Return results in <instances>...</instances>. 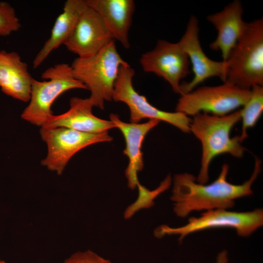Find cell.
I'll return each instance as SVG.
<instances>
[{"mask_svg":"<svg viewBox=\"0 0 263 263\" xmlns=\"http://www.w3.org/2000/svg\"><path fill=\"white\" fill-rule=\"evenodd\" d=\"M64 263H112L110 260L105 259L96 253L87 250L78 251L72 254L67 258Z\"/></svg>","mask_w":263,"mask_h":263,"instance_id":"7402d4cb","label":"cell"},{"mask_svg":"<svg viewBox=\"0 0 263 263\" xmlns=\"http://www.w3.org/2000/svg\"><path fill=\"white\" fill-rule=\"evenodd\" d=\"M172 183V178L169 174L162 181L159 186L155 189L150 190L140 184L137 188L138 190V197L136 200L128 206L124 213L125 219H129L133 215L143 208H149L154 205V200L162 193L168 190Z\"/></svg>","mask_w":263,"mask_h":263,"instance_id":"ffe728a7","label":"cell"},{"mask_svg":"<svg viewBox=\"0 0 263 263\" xmlns=\"http://www.w3.org/2000/svg\"><path fill=\"white\" fill-rule=\"evenodd\" d=\"M139 61L145 72L162 77L174 92L180 94V81L189 74V60L178 42L159 40L152 50L142 55Z\"/></svg>","mask_w":263,"mask_h":263,"instance_id":"30bf717a","label":"cell"},{"mask_svg":"<svg viewBox=\"0 0 263 263\" xmlns=\"http://www.w3.org/2000/svg\"><path fill=\"white\" fill-rule=\"evenodd\" d=\"M225 83L244 89L263 85V19L246 22L226 60Z\"/></svg>","mask_w":263,"mask_h":263,"instance_id":"277c9868","label":"cell"},{"mask_svg":"<svg viewBox=\"0 0 263 263\" xmlns=\"http://www.w3.org/2000/svg\"><path fill=\"white\" fill-rule=\"evenodd\" d=\"M21 26L13 7L7 1H0V36H8Z\"/></svg>","mask_w":263,"mask_h":263,"instance_id":"44dd1931","label":"cell"},{"mask_svg":"<svg viewBox=\"0 0 263 263\" xmlns=\"http://www.w3.org/2000/svg\"><path fill=\"white\" fill-rule=\"evenodd\" d=\"M40 134L47 146V154L41 164L60 175L70 159L92 144L113 140L108 132L100 133L81 132L64 127L41 128Z\"/></svg>","mask_w":263,"mask_h":263,"instance_id":"9c48e42d","label":"cell"},{"mask_svg":"<svg viewBox=\"0 0 263 263\" xmlns=\"http://www.w3.org/2000/svg\"><path fill=\"white\" fill-rule=\"evenodd\" d=\"M110 120L122 133L126 142V148L123 151L124 155L129 158V164L125 170L128 180V186L134 189L139 183L138 172L144 167L143 152L141 147L147 134L157 126L160 121L150 119L144 123H126L121 121L118 115L112 113Z\"/></svg>","mask_w":263,"mask_h":263,"instance_id":"5bb4252c","label":"cell"},{"mask_svg":"<svg viewBox=\"0 0 263 263\" xmlns=\"http://www.w3.org/2000/svg\"><path fill=\"white\" fill-rule=\"evenodd\" d=\"M250 90L249 99L241 109L242 128L239 137L241 142L247 137V131L255 125L263 112V86L254 85Z\"/></svg>","mask_w":263,"mask_h":263,"instance_id":"d6986e66","label":"cell"},{"mask_svg":"<svg viewBox=\"0 0 263 263\" xmlns=\"http://www.w3.org/2000/svg\"><path fill=\"white\" fill-rule=\"evenodd\" d=\"M93 107L89 98L72 97L67 112L59 115H53L41 128L64 127L90 133L107 132L115 128L111 120H104L93 114Z\"/></svg>","mask_w":263,"mask_h":263,"instance_id":"4fadbf2b","label":"cell"},{"mask_svg":"<svg viewBox=\"0 0 263 263\" xmlns=\"http://www.w3.org/2000/svg\"><path fill=\"white\" fill-rule=\"evenodd\" d=\"M113 40L99 15L87 5L63 45L77 57L87 58Z\"/></svg>","mask_w":263,"mask_h":263,"instance_id":"7c38bea8","label":"cell"},{"mask_svg":"<svg viewBox=\"0 0 263 263\" xmlns=\"http://www.w3.org/2000/svg\"><path fill=\"white\" fill-rule=\"evenodd\" d=\"M134 69L130 64L121 66L114 84L113 100L125 103L130 111V121L138 123L142 119L163 121L176 127L182 132H190L191 118L181 113L160 110L149 102L146 97L134 89L132 78Z\"/></svg>","mask_w":263,"mask_h":263,"instance_id":"ba28073f","label":"cell"},{"mask_svg":"<svg viewBox=\"0 0 263 263\" xmlns=\"http://www.w3.org/2000/svg\"><path fill=\"white\" fill-rule=\"evenodd\" d=\"M241 2L235 0L223 10L207 17L217 31L216 39L209 44L210 49L220 51L223 60H226L232 49L242 35L246 22L242 18Z\"/></svg>","mask_w":263,"mask_h":263,"instance_id":"9a60e30c","label":"cell"},{"mask_svg":"<svg viewBox=\"0 0 263 263\" xmlns=\"http://www.w3.org/2000/svg\"><path fill=\"white\" fill-rule=\"evenodd\" d=\"M261 160L256 157L251 177L241 185L227 181L229 167L226 164L222 165L218 177L209 184L198 183L196 177L188 172L175 174L170 196L173 211L184 218L194 211L232 208L235 200L252 194V186L261 171Z\"/></svg>","mask_w":263,"mask_h":263,"instance_id":"6da1fadb","label":"cell"},{"mask_svg":"<svg viewBox=\"0 0 263 263\" xmlns=\"http://www.w3.org/2000/svg\"><path fill=\"white\" fill-rule=\"evenodd\" d=\"M263 225V210L261 208L246 212L216 209L206 211L199 217H191L187 224L181 226L160 225L154 230V235L158 238L166 235H179L178 241L181 243L189 234L213 228H232L239 236L248 237Z\"/></svg>","mask_w":263,"mask_h":263,"instance_id":"8992f818","label":"cell"},{"mask_svg":"<svg viewBox=\"0 0 263 263\" xmlns=\"http://www.w3.org/2000/svg\"><path fill=\"white\" fill-rule=\"evenodd\" d=\"M41 76L44 81L33 79L29 103L21 114L24 120L40 127L54 115L52 105L59 95L71 89H87L75 77L71 66L66 63L47 69Z\"/></svg>","mask_w":263,"mask_h":263,"instance_id":"5b68a950","label":"cell"},{"mask_svg":"<svg viewBox=\"0 0 263 263\" xmlns=\"http://www.w3.org/2000/svg\"><path fill=\"white\" fill-rule=\"evenodd\" d=\"M241 109L224 116L198 113L191 119L189 131L202 145L201 168L196 181L207 183L208 169L212 160L225 153L242 158L245 148L242 145L239 135L231 137L233 127L241 120Z\"/></svg>","mask_w":263,"mask_h":263,"instance_id":"7a4b0ae2","label":"cell"},{"mask_svg":"<svg viewBox=\"0 0 263 263\" xmlns=\"http://www.w3.org/2000/svg\"><path fill=\"white\" fill-rule=\"evenodd\" d=\"M102 19L113 39L125 49L130 48L129 30L135 2L133 0H86Z\"/></svg>","mask_w":263,"mask_h":263,"instance_id":"2e32d148","label":"cell"},{"mask_svg":"<svg viewBox=\"0 0 263 263\" xmlns=\"http://www.w3.org/2000/svg\"><path fill=\"white\" fill-rule=\"evenodd\" d=\"M199 32L198 20L192 15L185 33L178 43L190 60L194 77L190 82L181 84L180 95L191 92L199 84L211 77H219L224 83L226 80V61H215L207 56L201 47Z\"/></svg>","mask_w":263,"mask_h":263,"instance_id":"8fae6325","label":"cell"},{"mask_svg":"<svg viewBox=\"0 0 263 263\" xmlns=\"http://www.w3.org/2000/svg\"><path fill=\"white\" fill-rule=\"evenodd\" d=\"M0 263H6V262L0 259Z\"/></svg>","mask_w":263,"mask_h":263,"instance_id":"cb8c5ba5","label":"cell"},{"mask_svg":"<svg viewBox=\"0 0 263 263\" xmlns=\"http://www.w3.org/2000/svg\"><path fill=\"white\" fill-rule=\"evenodd\" d=\"M250 94V89H242L227 83L216 86H204L181 95L175 111L188 116L198 113L224 116L243 107Z\"/></svg>","mask_w":263,"mask_h":263,"instance_id":"52a82bcc","label":"cell"},{"mask_svg":"<svg viewBox=\"0 0 263 263\" xmlns=\"http://www.w3.org/2000/svg\"><path fill=\"white\" fill-rule=\"evenodd\" d=\"M87 6L86 0H67L65 2L63 11L57 17L50 37L33 60L34 68L39 67L52 52L64 44Z\"/></svg>","mask_w":263,"mask_h":263,"instance_id":"ac0fdd59","label":"cell"},{"mask_svg":"<svg viewBox=\"0 0 263 263\" xmlns=\"http://www.w3.org/2000/svg\"><path fill=\"white\" fill-rule=\"evenodd\" d=\"M33 79L17 52L0 51V87L4 94L28 102Z\"/></svg>","mask_w":263,"mask_h":263,"instance_id":"e0dca14e","label":"cell"},{"mask_svg":"<svg viewBox=\"0 0 263 263\" xmlns=\"http://www.w3.org/2000/svg\"><path fill=\"white\" fill-rule=\"evenodd\" d=\"M128 64L118 53L113 40L92 57L76 58L71 66L75 77L90 90L89 98L94 107L103 109L105 102L113 100L121 66Z\"/></svg>","mask_w":263,"mask_h":263,"instance_id":"3957f363","label":"cell"},{"mask_svg":"<svg viewBox=\"0 0 263 263\" xmlns=\"http://www.w3.org/2000/svg\"><path fill=\"white\" fill-rule=\"evenodd\" d=\"M216 263H227L228 256L226 250H223L219 254L217 257Z\"/></svg>","mask_w":263,"mask_h":263,"instance_id":"603a6c76","label":"cell"}]
</instances>
